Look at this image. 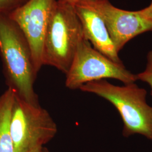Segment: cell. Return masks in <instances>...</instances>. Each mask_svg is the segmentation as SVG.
I'll return each instance as SVG.
<instances>
[{
  "label": "cell",
  "mask_w": 152,
  "mask_h": 152,
  "mask_svg": "<svg viewBox=\"0 0 152 152\" xmlns=\"http://www.w3.org/2000/svg\"><path fill=\"white\" fill-rule=\"evenodd\" d=\"M29 0H0V14H9L19 8Z\"/></svg>",
  "instance_id": "cell-11"
},
{
  "label": "cell",
  "mask_w": 152,
  "mask_h": 152,
  "mask_svg": "<svg viewBox=\"0 0 152 152\" xmlns=\"http://www.w3.org/2000/svg\"><path fill=\"white\" fill-rule=\"evenodd\" d=\"M56 0H29L8 14L27 39L36 72L43 66L44 38L51 11Z\"/></svg>",
  "instance_id": "cell-7"
},
{
  "label": "cell",
  "mask_w": 152,
  "mask_h": 152,
  "mask_svg": "<svg viewBox=\"0 0 152 152\" xmlns=\"http://www.w3.org/2000/svg\"><path fill=\"white\" fill-rule=\"evenodd\" d=\"M15 95V91L9 87L0 96V152H14L10 120Z\"/></svg>",
  "instance_id": "cell-9"
},
{
  "label": "cell",
  "mask_w": 152,
  "mask_h": 152,
  "mask_svg": "<svg viewBox=\"0 0 152 152\" xmlns=\"http://www.w3.org/2000/svg\"><path fill=\"white\" fill-rule=\"evenodd\" d=\"M83 38L81 23L74 5L56 1L44 38L43 65L52 66L66 74Z\"/></svg>",
  "instance_id": "cell-3"
},
{
  "label": "cell",
  "mask_w": 152,
  "mask_h": 152,
  "mask_svg": "<svg viewBox=\"0 0 152 152\" xmlns=\"http://www.w3.org/2000/svg\"><path fill=\"white\" fill-rule=\"evenodd\" d=\"M42 152H49V151H48V149L46 148L43 147V148H42Z\"/></svg>",
  "instance_id": "cell-15"
},
{
  "label": "cell",
  "mask_w": 152,
  "mask_h": 152,
  "mask_svg": "<svg viewBox=\"0 0 152 152\" xmlns=\"http://www.w3.org/2000/svg\"><path fill=\"white\" fill-rule=\"evenodd\" d=\"M139 13L142 16L152 20V1L151 4L147 7L139 10Z\"/></svg>",
  "instance_id": "cell-12"
},
{
  "label": "cell",
  "mask_w": 152,
  "mask_h": 152,
  "mask_svg": "<svg viewBox=\"0 0 152 152\" xmlns=\"http://www.w3.org/2000/svg\"><path fill=\"white\" fill-rule=\"evenodd\" d=\"M81 2L92 8L102 18L118 53L132 38L152 31V20L138 11L117 8L108 0H83Z\"/></svg>",
  "instance_id": "cell-6"
},
{
  "label": "cell",
  "mask_w": 152,
  "mask_h": 152,
  "mask_svg": "<svg viewBox=\"0 0 152 152\" xmlns=\"http://www.w3.org/2000/svg\"><path fill=\"white\" fill-rule=\"evenodd\" d=\"M83 0H58V2L61 4H68L71 5H75L77 3L81 2Z\"/></svg>",
  "instance_id": "cell-13"
},
{
  "label": "cell",
  "mask_w": 152,
  "mask_h": 152,
  "mask_svg": "<svg viewBox=\"0 0 152 152\" xmlns=\"http://www.w3.org/2000/svg\"><path fill=\"white\" fill-rule=\"evenodd\" d=\"M0 54L11 88L23 100L39 105L34 85L38 73L27 39L8 14H0Z\"/></svg>",
  "instance_id": "cell-1"
},
{
  "label": "cell",
  "mask_w": 152,
  "mask_h": 152,
  "mask_svg": "<svg viewBox=\"0 0 152 152\" xmlns=\"http://www.w3.org/2000/svg\"><path fill=\"white\" fill-rule=\"evenodd\" d=\"M66 75L65 85L71 90L79 89L89 82L113 78L125 84L135 83L136 75L128 71L123 63L110 60L94 49L86 38L78 44L71 66Z\"/></svg>",
  "instance_id": "cell-5"
},
{
  "label": "cell",
  "mask_w": 152,
  "mask_h": 152,
  "mask_svg": "<svg viewBox=\"0 0 152 152\" xmlns=\"http://www.w3.org/2000/svg\"><path fill=\"white\" fill-rule=\"evenodd\" d=\"M42 148H43V147H38V148H36L29 152H42Z\"/></svg>",
  "instance_id": "cell-14"
},
{
  "label": "cell",
  "mask_w": 152,
  "mask_h": 152,
  "mask_svg": "<svg viewBox=\"0 0 152 152\" xmlns=\"http://www.w3.org/2000/svg\"><path fill=\"white\" fill-rule=\"evenodd\" d=\"M57 132V125L47 110L23 100L15 93L10 120L14 152H29L43 147Z\"/></svg>",
  "instance_id": "cell-4"
},
{
  "label": "cell",
  "mask_w": 152,
  "mask_h": 152,
  "mask_svg": "<svg viewBox=\"0 0 152 152\" xmlns=\"http://www.w3.org/2000/svg\"><path fill=\"white\" fill-rule=\"evenodd\" d=\"M108 100L117 109L124 122L123 135L140 134L152 141V107L147 91L135 83L115 86L105 80L89 82L79 88Z\"/></svg>",
  "instance_id": "cell-2"
},
{
  "label": "cell",
  "mask_w": 152,
  "mask_h": 152,
  "mask_svg": "<svg viewBox=\"0 0 152 152\" xmlns=\"http://www.w3.org/2000/svg\"><path fill=\"white\" fill-rule=\"evenodd\" d=\"M74 6L81 23L84 37L94 49L109 59L122 63L102 18L92 8L82 2H78Z\"/></svg>",
  "instance_id": "cell-8"
},
{
  "label": "cell",
  "mask_w": 152,
  "mask_h": 152,
  "mask_svg": "<svg viewBox=\"0 0 152 152\" xmlns=\"http://www.w3.org/2000/svg\"><path fill=\"white\" fill-rule=\"evenodd\" d=\"M147 65L145 70L136 75L137 80L145 82L151 87V94L152 96V50L150 51L147 58Z\"/></svg>",
  "instance_id": "cell-10"
}]
</instances>
